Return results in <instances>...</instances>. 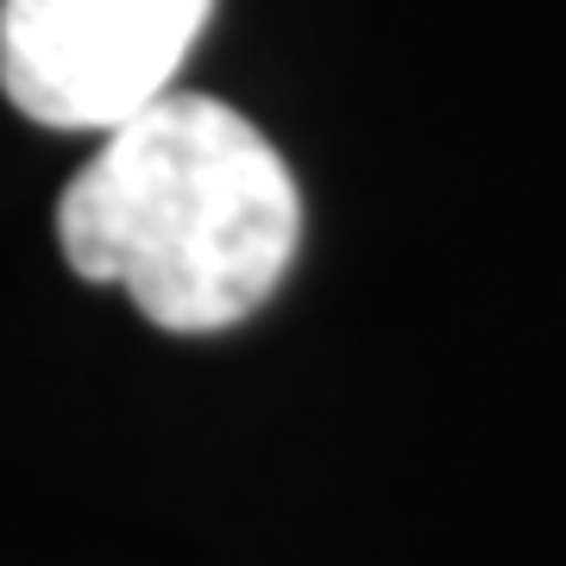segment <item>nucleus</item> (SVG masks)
<instances>
[{"instance_id":"nucleus-1","label":"nucleus","mask_w":566,"mask_h":566,"mask_svg":"<svg viewBox=\"0 0 566 566\" xmlns=\"http://www.w3.org/2000/svg\"><path fill=\"white\" fill-rule=\"evenodd\" d=\"M303 240V196L259 126L214 95H164L102 133L57 202V245L120 283L145 322L214 334L271 296Z\"/></svg>"},{"instance_id":"nucleus-2","label":"nucleus","mask_w":566,"mask_h":566,"mask_svg":"<svg viewBox=\"0 0 566 566\" xmlns=\"http://www.w3.org/2000/svg\"><path fill=\"white\" fill-rule=\"evenodd\" d=\"M214 0H0V88L51 133H114L170 95Z\"/></svg>"}]
</instances>
